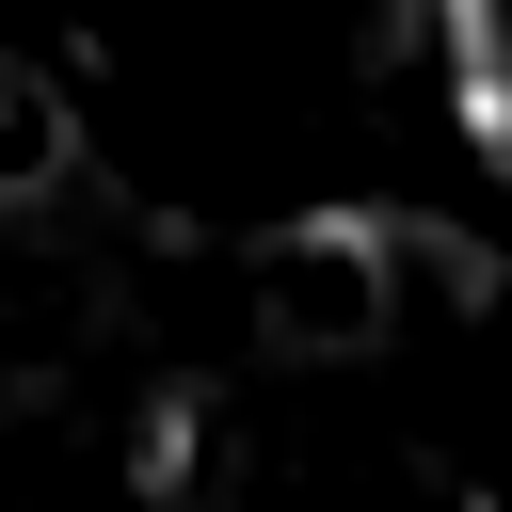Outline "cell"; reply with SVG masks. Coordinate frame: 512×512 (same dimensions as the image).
<instances>
[{"label":"cell","mask_w":512,"mask_h":512,"mask_svg":"<svg viewBox=\"0 0 512 512\" xmlns=\"http://www.w3.org/2000/svg\"><path fill=\"white\" fill-rule=\"evenodd\" d=\"M256 320H272V352H304V368L384 352V336H400L384 208H304V224H272V240H256Z\"/></svg>","instance_id":"6da1fadb"},{"label":"cell","mask_w":512,"mask_h":512,"mask_svg":"<svg viewBox=\"0 0 512 512\" xmlns=\"http://www.w3.org/2000/svg\"><path fill=\"white\" fill-rule=\"evenodd\" d=\"M64 176H80V112H64V80L0 48V208H32V192H64Z\"/></svg>","instance_id":"7a4b0ae2"},{"label":"cell","mask_w":512,"mask_h":512,"mask_svg":"<svg viewBox=\"0 0 512 512\" xmlns=\"http://www.w3.org/2000/svg\"><path fill=\"white\" fill-rule=\"evenodd\" d=\"M384 272H400V320L432 304V320H480L496 304V256L464 240V224H384Z\"/></svg>","instance_id":"3957f363"},{"label":"cell","mask_w":512,"mask_h":512,"mask_svg":"<svg viewBox=\"0 0 512 512\" xmlns=\"http://www.w3.org/2000/svg\"><path fill=\"white\" fill-rule=\"evenodd\" d=\"M160 480H192V400H160V416H144V496H160Z\"/></svg>","instance_id":"277c9868"}]
</instances>
